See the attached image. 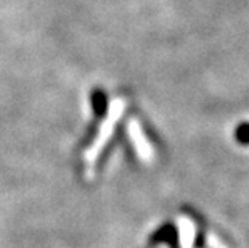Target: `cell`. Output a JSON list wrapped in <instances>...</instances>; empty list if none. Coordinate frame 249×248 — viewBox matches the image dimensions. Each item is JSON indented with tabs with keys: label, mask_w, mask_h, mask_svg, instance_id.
I'll list each match as a JSON object with an SVG mask.
<instances>
[{
	"label": "cell",
	"mask_w": 249,
	"mask_h": 248,
	"mask_svg": "<svg viewBox=\"0 0 249 248\" xmlns=\"http://www.w3.org/2000/svg\"><path fill=\"white\" fill-rule=\"evenodd\" d=\"M235 137L238 140V144L241 145H249V123H243L236 128Z\"/></svg>",
	"instance_id": "6da1fadb"
}]
</instances>
